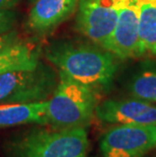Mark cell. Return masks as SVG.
I'll return each mask as SVG.
<instances>
[{"label":"cell","mask_w":156,"mask_h":157,"mask_svg":"<svg viewBox=\"0 0 156 157\" xmlns=\"http://www.w3.org/2000/svg\"><path fill=\"white\" fill-rule=\"evenodd\" d=\"M21 0H0V10H9L15 7Z\"/></svg>","instance_id":"16"},{"label":"cell","mask_w":156,"mask_h":157,"mask_svg":"<svg viewBox=\"0 0 156 157\" xmlns=\"http://www.w3.org/2000/svg\"><path fill=\"white\" fill-rule=\"evenodd\" d=\"M48 99L29 103H1L0 129L26 124H47Z\"/></svg>","instance_id":"10"},{"label":"cell","mask_w":156,"mask_h":157,"mask_svg":"<svg viewBox=\"0 0 156 157\" xmlns=\"http://www.w3.org/2000/svg\"><path fill=\"white\" fill-rule=\"evenodd\" d=\"M57 85L54 71L42 62L34 68L7 71L0 75V105L47 101Z\"/></svg>","instance_id":"4"},{"label":"cell","mask_w":156,"mask_h":157,"mask_svg":"<svg viewBox=\"0 0 156 157\" xmlns=\"http://www.w3.org/2000/svg\"><path fill=\"white\" fill-rule=\"evenodd\" d=\"M117 19V0H79L77 29L101 47L112 34Z\"/></svg>","instance_id":"7"},{"label":"cell","mask_w":156,"mask_h":157,"mask_svg":"<svg viewBox=\"0 0 156 157\" xmlns=\"http://www.w3.org/2000/svg\"><path fill=\"white\" fill-rule=\"evenodd\" d=\"M95 115L115 125H156V105L136 98L105 101L96 105Z\"/></svg>","instance_id":"8"},{"label":"cell","mask_w":156,"mask_h":157,"mask_svg":"<svg viewBox=\"0 0 156 157\" xmlns=\"http://www.w3.org/2000/svg\"><path fill=\"white\" fill-rule=\"evenodd\" d=\"M128 89L136 98L156 105V70L145 69L132 77Z\"/></svg>","instance_id":"13"},{"label":"cell","mask_w":156,"mask_h":157,"mask_svg":"<svg viewBox=\"0 0 156 157\" xmlns=\"http://www.w3.org/2000/svg\"><path fill=\"white\" fill-rule=\"evenodd\" d=\"M29 1H31V2H35L36 0H29Z\"/></svg>","instance_id":"17"},{"label":"cell","mask_w":156,"mask_h":157,"mask_svg":"<svg viewBox=\"0 0 156 157\" xmlns=\"http://www.w3.org/2000/svg\"><path fill=\"white\" fill-rule=\"evenodd\" d=\"M39 62L35 49L18 42L0 52V75L15 69L34 68Z\"/></svg>","instance_id":"11"},{"label":"cell","mask_w":156,"mask_h":157,"mask_svg":"<svg viewBox=\"0 0 156 157\" xmlns=\"http://www.w3.org/2000/svg\"><path fill=\"white\" fill-rule=\"evenodd\" d=\"M139 35L142 54L156 55V0H141Z\"/></svg>","instance_id":"12"},{"label":"cell","mask_w":156,"mask_h":157,"mask_svg":"<svg viewBox=\"0 0 156 157\" xmlns=\"http://www.w3.org/2000/svg\"><path fill=\"white\" fill-rule=\"evenodd\" d=\"M46 57L61 73L94 92L108 88L117 71L114 54L87 44L54 43L46 49Z\"/></svg>","instance_id":"1"},{"label":"cell","mask_w":156,"mask_h":157,"mask_svg":"<svg viewBox=\"0 0 156 157\" xmlns=\"http://www.w3.org/2000/svg\"><path fill=\"white\" fill-rule=\"evenodd\" d=\"M17 21L18 14L14 10H0V34L12 31Z\"/></svg>","instance_id":"14"},{"label":"cell","mask_w":156,"mask_h":157,"mask_svg":"<svg viewBox=\"0 0 156 157\" xmlns=\"http://www.w3.org/2000/svg\"><path fill=\"white\" fill-rule=\"evenodd\" d=\"M118 19L112 34L102 45L120 59L142 55L139 25L141 0H117Z\"/></svg>","instance_id":"6"},{"label":"cell","mask_w":156,"mask_h":157,"mask_svg":"<svg viewBox=\"0 0 156 157\" xmlns=\"http://www.w3.org/2000/svg\"><path fill=\"white\" fill-rule=\"evenodd\" d=\"M78 2L79 0H36L29 14V28L36 33L51 31L71 15Z\"/></svg>","instance_id":"9"},{"label":"cell","mask_w":156,"mask_h":157,"mask_svg":"<svg viewBox=\"0 0 156 157\" xmlns=\"http://www.w3.org/2000/svg\"><path fill=\"white\" fill-rule=\"evenodd\" d=\"M60 80L48 99L47 124L57 129L87 126L95 113V92L59 73Z\"/></svg>","instance_id":"2"},{"label":"cell","mask_w":156,"mask_h":157,"mask_svg":"<svg viewBox=\"0 0 156 157\" xmlns=\"http://www.w3.org/2000/svg\"><path fill=\"white\" fill-rule=\"evenodd\" d=\"M88 137L84 127L36 130L24 136L15 145L19 157H86Z\"/></svg>","instance_id":"3"},{"label":"cell","mask_w":156,"mask_h":157,"mask_svg":"<svg viewBox=\"0 0 156 157\" xmlns=\"http://www.w3.org/2000/svg\"><path fill=\"white\" fill-rule=\"evenodd\" d=\"M18 35L16 31L12 29L10 32L4 33V34H0V52L4 51L12 45L18 43Z\"/></svg>","instance_id":"15"},{"label":"cell","mask_w":156,"mask_h":157,"mask_svg":"<svg viewBox=\"0 0 156 157\" xmlns=\"http://www.w3.org/2000/svg\"><path fill=\"white\" fill-rule=\"evenodd\" d=\"M156 148V125H117L101 138L102 157H143Z\"/></svg>","instance_id":"5"}]
</instances>
